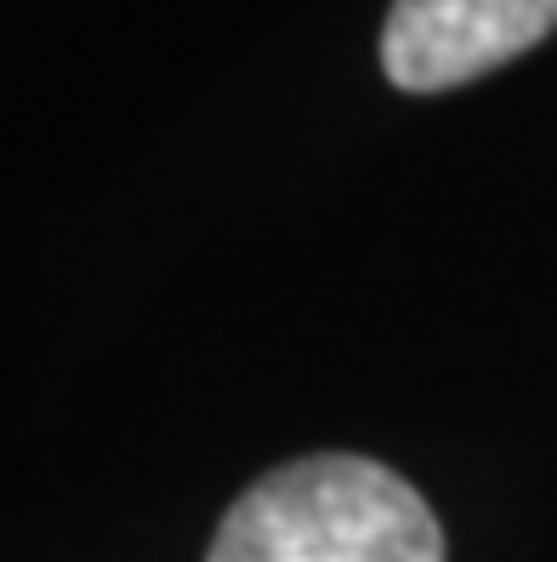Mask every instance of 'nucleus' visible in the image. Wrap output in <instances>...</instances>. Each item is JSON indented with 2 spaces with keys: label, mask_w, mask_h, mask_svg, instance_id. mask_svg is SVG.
<instances>
[{
  "label": "nucleus",
  "mask_w": 557,
  "mask_h": 562,
  "mask_svg": "<svg viewBox=\"0 0 557 562\" xmlns=\"http://www.w3.org/2000/svg\"><path fill=\"white\" fill-rule=\"evenodd\" d=\"M205 562H444V528L381 460L308 454L227 506Z\"/></svg>",
  "instance_id": "1"
},
{
  "label": "nucleus",
  "mask_w": 557,
  "mask_h": 562,
  "mask_svg": "<svg viewBox=\"0 0 557 562\" xmlns=\"http://www.w3.org/2000/svg\"><path fill=\"white\" fill-rule=\"evenodd\" d=\"M557 29V0H392L381 69L399 91L433 97L523 57Z\"/></svg>",
  "instance_id": "2"
}]
</instances>
